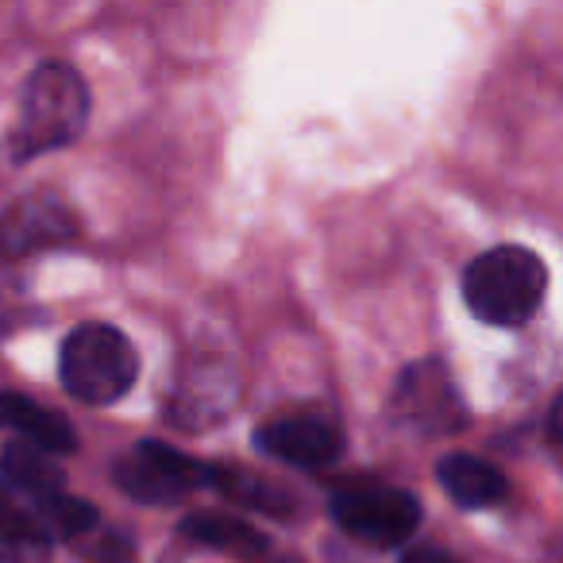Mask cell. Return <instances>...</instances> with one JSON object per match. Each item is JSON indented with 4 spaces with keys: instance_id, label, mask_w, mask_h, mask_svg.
I'll return each mask as SVG.
<instances>
[{
    "instance_id": "cell-10",
    "label": "cell",
    "mask_w": 563,
    "mask_h": 563,
    "mask_svg": "<svg viewBox=\"0 0 563 563\" xmlns=\"http://www.w3.org/2000/svg\"><path fill=\"white\" fill-rule=\"evenodd\" d=\"M0 424L24 432L27 444L40 448V452H74L78 437H74L70 421H63L51 409L35 406V401L20 398V394H0Z\"/></svg>"
},
{
    "instance_id": "cell-6",
    "label": "cell",
    "mask_w": 563,
    "mask_h": 563,
    "mask_svg": "<svg viewBox=\"0 0 563 563\" xmlns=\"http://www.w3.org/2000/svg\"><path fill=\"white\" fill-rule=\"evenodd\" d=\"M78 235V217L58 194H27L0 212V255L24 258Z\"/></svg>"
},
{
    "instance_id": "cell-12",
    "label": "cell",
    "mask_w": 563,
    "mask_h": 563,
    "mask_svg": "<svg viewBox=\"0 0 563 563\" xmlns=\"http://www.w3.org/2000/svg\"><path fill=\"white\" fill-rule=\"evenodd\" d=\"M181 532L189 540H201L209 548H220V552H232L240 560H251V555L266 552V537L255 529V525L240 521V517L217 514V509H197L181 521Z\"/></svg>"
},
{
    "instance_id": "cell-8",
    "label": "cell",
    "mask_w": 563,
    "mask_h": 563,
    "mask_svg": "<svg viewBox=\"0 0 563 563\" xmlns=\"http://www.w3.org/2000/svg\"><path fill=\"white\" fill-rule=\"evenodd\" d=\"M258 448L274 460L298 463V467H324L340 455V437L332 424L317 417H282V421L263 424Z\"/></svg>"
},
{
    "instance_id": "cell-16",
    "label": "cell",
    "mask_w": 563,
    "mask_h": 563,
    "mask_svg": "<svg viewBox=\"0 0 563 563\" xmlns=\"http://www.w3.org/2000/svg\"><path fill=\"white\" fill-rule=\"evenodd\" d=\"M401 563H455V560L444 552H437V548H417V552H409Z\"/></svg>"
},
{
    "instance_id": "cell-13",
    "label": "cell",
    "mask_w": 563,
    "mask_h": 563,
    "mask_svg": "<svg viewBox=\"0 0 563 563\" xmlns=\"http://www.w3.org/2000/svg\"><path fill=\"white\" fill-rule=\"evenodd\" d=\"M51 544L40 517L0 498V563H51Z\"/></svg>"
},
{
    "instance_id": "cell-11",
    "label": "cell",
    "mask_w": 563,
    "mask_h": 563,
    "mask_svg": "<svg viewBox=\"0 0 563 563\" xmlns=\"http://www.w3.org/2000/svg\"><path fill=\"white\" fill-rule=\"evenodd\" d=\"M437 398H455L452 386L444 378V367H413L406 378H401V409L406 417H421L429 429H448V424H460L463 421V409L460 406H437Z\"/></svg>"
},
{
    "instance_id": "cell-9",
    "label": "cell",
    "mask_w": 563,
    "mask_h": 563,
    "mask_svg": "<svg viewBox=\"0 0 563 563\" xmlns=\"http://www.w3.org/2000/svg\"><path fill=\"white\" fill-rule=\"evenodd\" d=\"M437 478H440V486L452 494L455 506H463V509H486V506H494V501H501V494H506L501 471L467 452L444 455L437 467Z\"/></svg>"
},
{
    "instance_id": "cell-1",
    "label": "cell",
    "mask_w": 563,
    "mask_h": 563,
    "mask_svg": "<svg viewBox=\"0 0 563 563\" xmlns=\"http://www.w3.org/2000/svg\"><path fill=\"white\" fill-rule=\"evenodd\" d=\"M89 117V89L78 70L66 63H43L27 78L24 101H20V120L12 132V151L20 163L43 155V151L66 147L78 140Z\"/></svg>"
},
{
    "instance_id": "cell-2",
    "label": "cell",
    "mask_w": 563,
    "mask_h": 563,
    "mask_svg": "<svg viewBox=\"0 0 563 563\" xmlns=\"http://www.w3.org/2000/svg\"><path fill=\"white\" fill-rule=\"evenodd\" d=\"M544 263L525 247H490L463 274V301L483 324L514 329L537 313L544 298Z\"/></svg>"
},
{
    "instance_id": "cell-7",
    "label": "cell",
    "mask_w": 563,
    "mask_h": 563,
    "mask_svg": "<svg viewBox=\"0 0 563 563\" xmlns=\"http://www.w3.org/2000/svg\"><path fill=\"white\" fill-rule=\"evenodd\" d=\"M63 494V471L47 460V452L32 444H12L0 455V498L16 501L40 517L47 501Z\"/></svg>"
},
{
    "instance_id": "cell-14",
    "label": "cell",
    "mask_w": 563,
    "mask_h": 563,
    "mask_svg": "<svg viewBox=\"0 0 563 563\" xmlns=\"http://www.w3.org/2000/svg\"><path fill=\"white\" fill-rule=\"evenodd\" d=\"M209 486H220L228 498L243 501V506H255V509H266V514H282V509H290V490H278V486L263 483V478H251V475H240V471H217L212 467V483Z\"/></svg>"
},
{
    "instance_id": "cell-3",
    "label": "cell",
    "mask_w": 563,
    "mask_h": 563,
    "mask_svg": "<svg viewBox=\"0 0 563 563\" xmlns=\"http://www.w3.org/2000/svg\"><path fill=\"white\" fill-rule=\"evenodd\" d=\"M63 386L86 406H112L132 390L140 375V355L124 332L109 324H81L63 344Z\"/></svg>"
},
{
    "instance_id": "cell-15",
    "label": "cell",
    "mask_w": 563,
    "mask_h": 563,
    "mask_svg": "<svg viewBox=\"0 0 563 563\" xmlns=\"http://www.w3.org/2000/svg\"><path fill=\"white\" fill-rule=\"evenodd\" d=\"M40 525L47 529V537H86L97 529V509L89 501L74 498V494H58L55 501H47L40 514Z\"/></svg>"
},
{
    "instance_id": "cell-5",
    "label": "cell",
    "mask_w": 563,
    "mask_h": 563,
    "mask_svg": "<svg viewBox=\"0 0 563 563\" xmlns=\"http://www.w3.org/2000/svg\"><path fill=\"white\" fill-rule=\"evenodd\" d=\"M117 483L128 498L147 501V506H163V501H178L181 494L197 490V486L212 483V467L181 455L178 448H166L158 440H143L132 455L117 463Z\"/></svg>"
},
{
    "instance_id": "cell-4",
    "label": "cell",
    "mask_w": 563,
    "mask_h": 563,
    "mask_svg": "<svg viewBox=\"0 0 563 563\" xmlns=\"http://www.w3.org/2000/svg\"><path fill=\"white\" fill-rule=\"evenodd\" d=\"M332 517L347 537L375 548H394L413 537L421 521V501L417 494L398 490V486L355 483L332 498Z\"/></svg>"
}]
</instances>
